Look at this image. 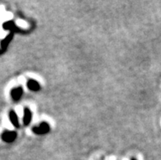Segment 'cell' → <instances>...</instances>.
Wrapping results in <instances>:
<instances>
[{"label":"cell","instance_id":"obj_1","mask_svg":"<svg viewBox=\"0 0 161 160\" xmlns=\"http://www.w3.org/2000/svg\"><path fill=\"white\" fill-rule=\"evenodd\" d=\"M32 131L37 135H44V134L48 133L50 131V127L48 122H41L39 126L33 127Z\"/></svg>","mask_w":161,"mask_h":160},{"label":"cell","instance_id":"obj_4","mask_svg":"<svg viewBox=\"0 0 161 160\" xmlns=\"http://www.w3.org/2000/svg\"><path fill=\"white\" fill-rule=\"evenodd\" d=\"M22 93H23V90L21 87H17V88L14 89L13 91H12V96L15 100H19L21 96H22Z\"/></svg>","mask_w":161,"mask_h":160},{"label":"cell","instance_id":"obj_2","mask_svg":"<svg viewBox=\"0 0 161 160\" xmlns=\"http://www.w3.org/2000/svg\"><path fill=\"white\" fill-rule=\"evenodd\" d=\"M32 119V113L29 108H25L24 109V115H23V122L25 126L29 125Z\"/></svg>","mask_w":161,"mask_h":160},{"label":"cell","instance_id":"obj_5","mask_svg":"<svg viewBox=\"0 0 161 160\" xmlns=\"http://www.w3.org/2000/svg\"><path fill=\"white\" fill-rule=\"evenodd\" d=\"M10 121L11 123L15 127H19V120H18V117L16 113L15 112H12L10 113Z\"/></svg>","mask_w":161,"mask_h":160},{"label":"cell","instance_id":"obj_7","mask_svg":"<svg viewBox=\"0 0 161 160\" xmlns=\"http://www.w3.org/2000/svg\"><path fill=\"white\" fill-rule=\"evenodd\" d=\"M131 160H137V159H136V158H132Z\"/></svg>","mask_w":161,"mask_h":160},{"label":"cell","instance_id":"obj_6","mask_svg":"<svg viewBox=\"0 0 161 160\" xmlns=\"http://www.w3.org/2000/svg\"><path fill=\"white\" fill-rule=\"evenodd\" d=\"M3 11H4V8H3L2 6H1V7H0V14H2Z\"/></svg>","mask_w":161,"mask_h":160},{"label":"cell","instance_id":"obj_3","mask_svg":"<svg viewBox=\"0 0 161 160\" xmlns=\"http://www.w3.org/2000/svg\"><path fill=\"white\" fill-rule=\"evenodd\" d=\"M27 87L33 91H38L40 90V84L36 80L30 79L27 82Z\"/></svg>","mask_w":161,"mask_h":160}]
</instances>
